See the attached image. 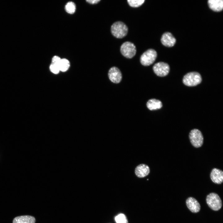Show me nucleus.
Masks as SVG:
<instances>
[{
  "instance_id": "a211bd4d",
  "label": "nucleus",
  "mask_w": 223,
  "mask_h": 223,
  "mask_svg": "<svg viewBox=\"0 0 223 223\" xmlns=\"http://www.w3.org/2000/svg\"><path fill=\"white\" fill-rule=\"evenodd\" d=\"M144 0H128L129 5L133 7H137L141 6L144 2Z\"/></svg>"
},
{
  "instance_id": "9b49d317",
  "label": "nucleus",
  "mask_w": 223,
  "mask_h": 223,
  "mask_svg": "<svg viewBox=\"0 0 223 223\" xmlns=\"http://www.w3.org/2000/svg\"><path fill=\"white\" fill-rule=\"evenodd\" d=\"M210 178L214 183L221 184L223 181V172L222 171L216 168L213 169L210 173Z\"/></svg>"
},
{
  "instance_id": "dca6fc26",
  "label": "nucleus",
  "mask_w": 223,
  "mask_h": 223,
  "mask_svg": "<svg viewBox=\"0 0 223 223\" xmlns=\"http://www.w3.org/2000/svg\"><path fill=\"white\" fill-rule=\"evenodd\" d=\"M70 66L69 61L67 59L63 58L61 59L59 64L60 71L65 72L67 71Z\"/></svg>"
},
{
  "instance_id": "4be33fe9",
  "label": "nucleus",
  "mask_w": 223,
  "mask_h": 223,
  "mask_svg": "<svg viewBox=\"0 0 223 223\" xmlns=\"http://www.w3.org/2000/svg\"><path fill=\"white\" fill-rule=\"evenodd\" d=\"M100 1V0H88L86 1L87 2L92 4H97Z\"/></svg>"
},
{
  "instance_id": "0eeeda50",
  "label": "nucleus",
  "mask_w": 223,
  "mask_h": 223,
  "mask_svg": "<svg viewBox=\"0 0 223 223\" xmlns=\"http://www.w3.org/2000/svg\"><path fill=\"white\" fill-rule=\"evenodd\" d=\"M155 73L159 77H164L169 73V66L167 63L159 62L155 64L153 67Z\"/></svg>"
},
{
  "instance_id": "f257e3e1",
  "label": "nucleus",
  "mask_w": 223,
  "mask_h": 223,
  "mask_svg": "<svg viewBox=\"0 0 223 223\" xmlns=\"http://www.w3.org/2000/svg\"><path fill=\"white\" fill-rule=\"evenodd\" d=\"M111 32L112 35L116 37L122 38L127 35L128 32V28L123 22L117 21L112 25Z\"/></svg>"
},
{
  "instance_id": "ddd939ff",
  "label": "nucleus",
  "mask_w": 223,
  "mask_h": 223,
  "mask_svg": "<svg viewBox=\"0 0 223 223\" xmlns=\"http://www.w3.org/2000/svg\"><path fill=\"white\" fill-rule=\"evenodd\" d=\"M208 4L209 8L215 11H220L223 9L222 0H209Z\"/></svg>"
},
{
  "instance_id": "2eb2a0df",
  "label": "nucleus",
  "mask_w": 223,
  "mask_h": 223,
  "mask_svg": "<svg viewBox=\"0 0 223 223\" xmlns=\"http://www.w3.org/2000/svg\"><path fill=\"white\" fill-rule=\"evenodd\" d=\"M147 108L151 110L160 109L162 106V102L155 99L149 100L146 103Z\"/></svg>"
},
{
  "instance_id": "f03ea898",
  "label": "nucleus",
  "mask_w": 223,
  "mask_h": 223,
  "mask_svg": "<svg viewBox=\"0 0 223 223\" xmlns=\"http://www.w3.org/2000/svg\"><path fill=\"white\" fill-rule=\"evenodd\" d=\"M206 201L209 208L214 211H218L222 207L221 200L219 196L216 193H211L207 195Z\"/></svg>"
},
{
  "instance_id": "f8f14e48",
  "label": "nucleus",
  "mask_w": 223,
  "mask_h": 223,
  "mask_svg": "<svg viewBox=\"0 0 223 223\" xmlns=\"http://www.w3.org/2000/svg\"><path fill=\"white\" fill-rule=\"evenodd\" d=\"M150 171V168L147 165L141 164L136 167L135 172L137 177L139 178H142L148 175Z\"/></svg>"
},
{
  "instance_id": "7ed1b4c3",
  "label": "nucleus",
  "mask_w": 223,
  "mask_h": 223,
  "mask_svg": "<svg viewBox=\"0 0 223 223\" xmlns=\"http://www.w3.org/2000/svg\"><path fill=\"white\" fill-rule=\"evenodd\" d=\"M202 78L199 73L196 72L187 73L183 77V82L186 85L189 86H195L201 81Z\"/></svg>"
},
{
  "instance_id": "9d476101",
  "label": "nucleus",
  "mask_w": 223,
  "mask_h": 223,
  "mask_svg": "<svg viewBox=\"0 0 223 223\" xmlns=\"http://www.w3.org/2000/svg\"><path fill=\"white\" fill-rule=\"evenodd\" d=\"M186 206L189 210L193 213H197L200 209V205L198 201L193 197L188 198L186 201Z\"/></svg>"
},
{
  "instance_id": "f3484780",
  "label": "nucleus",
  "mask_w": 223,
  "mask_h": 223,
  "mask_svg": "<svg viewBox=\"0 0 223 223\" xmlns=\"http://www.w3.org/2000/svg\"><path fill=\"white\" fill-rule=\"evenodd\" d=\"M65 9L68 13L71 14H73L76 11V5L72 2H69L66 5Z\"/></svg>"
},
{
  "instance_id": "412c9836",
  "label": "nucleus",
  "mask_w": 223,
  "mask_h": 223,
  "mask_svg": "<svg viewBox=\"0 0 223 223\" xmlns=\"http://www.w3.org/2000/svg\"><path fill=\"white\" fill-rule=\"evenodd\" d=\"M61 59L59 56L56 55L54 56L52 59V63L58 65L61 60Z\"/></svg>"
},
{
  "instance_id": "6ab92c4d",
  "label": "nucleus",
  "mask_w": 223,
  "mask_h": 223,
  "mask_svg": "<svg viewBox=\"0 0 223 223\" xmlns=\"http://www.w3.org/2000/svg\"><path fill=\"white\" fill-rule=\"evenodd\" d=\"M115 220L116 223H128L126 216L123 214H120L116 216Z\"/></svg>"
},
{
  "instance_id": "423d86ee",
  "label": "nucleus",
  "mask_w": 223,
  "mask_h": 223,
  "mask_svg": "<svg viewBox=\"0 0 223 223\" xmlns=\"http://www.w3.org/2000/svg\"><path fill=\"white\" fill-rule=\"evenodd\" d=\"M190 142L195 147H201L203 143V138L201 131L197 129L192 130L189 135Z\"/></svg>"
},
{
  "instance_id": "4468645a",
  "label": "nucleus",
  "mask_w": 223,
  "mask_h": 223,
  "mask_svg": "<svg viewBox=\"0 0 223 223\" xmlns=\"http://www.w3.org/2000/svg\"><path fill=\"white\" fill-rule=\"evenodd\" d=\"M35 219L33 216L25 215L15 217L13 223H35Z\"/></svg>"
},
{
  "instance_id": "20e7f679",
  "label": "nucleus",
  "mask_w": 223,
  "mask_h": 223,
  "mask_svg": "<svg viewBox=\"0 0 223 223\" xmlns=\"http://www.w3.org/2000/svg\"><path fill=\"white\" fill-rule=\"evenodd\" d=\"M157 56L156 51L150 49L144 52L140 58L141 63L143 66H148L152 64L156 59Z\"/></svg>"
},
{
  "instance_id": "39448f33",
  "label": "nucleus",
  "mask_w": 223,
  "mask_h": 223,
  "mask_svg": "<svg viewBox=\"0 0 223 223\" xmlns=\"http://www.w3.org/2000/svg\"><path fill=\"white\" fill-rule=\"evenodd\" d=\"M120 51L121 54L127 58H131L134 56L136 52L135 45L131 42H126L120 46Z\"/></svg>"
},
{
  "instance_id": "1a4fd4ad",
  "label": "nucleus",
  "mask_w": 223,
  "mask_h": 223,
  "mask_svg": "<svg viewBox=\"0 0 223 223\" xmlns=\"http://www.w3.org/2000/svg\"><path fill=\"white\" fill-rule=\"evenodd\" d=\"M161 41L164 46L167 47H171L175 44L176 39L171 33L166 32L162 35Z\"/></svg>"
},
{
  "instance_id": "aec40b11",
  "label": "nucleus",
  "mask_w": 223,
  "mask_h": 223,
  "mask_svg": "<svg viewBox=\"0 0 223 223\" xmlns=\"http://www.w3.org/2000/svg\"><path fill=\"white\" fill-rule=\"evenodd\" d=\"M50 69L51 72L55 74L58 73L60 71L59 66L52 63L50 65Z\"/></svg>"
},
{
  "instance_id": "6e6552de",
  "label": "nucleus",
  "mask_w": 223,
  "mask_h": 223,
  "mask_svg": "<svg viewBox=\"0 0 223 223\" xmlns=\"http://www.w3.org/2000/svg\"><path fill=\"white\" fill-rule=\"evenodd\" d=\"M108 76L110 81L115 83H118L121 81L122 74L120 70L117 67H113L111 68L108 73Z\"/></svg>"
}]
</instances>
